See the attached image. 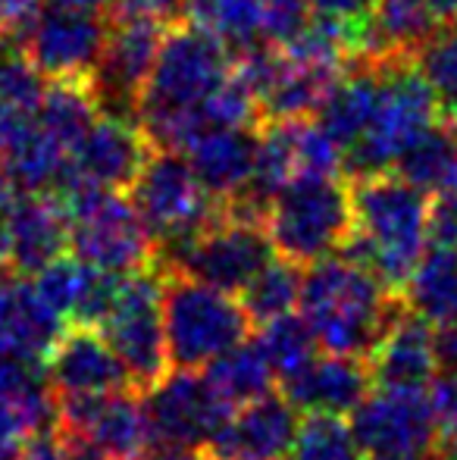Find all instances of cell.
Returning a JSON list of instances; mask_svg holds the SVG:
<instances>
[{
	"label": "cell",
	"instance_id": "obj_19",
	"mask_svg": "<svg viewBox=\"0 0 457 460\" xmlns=\"http://www.w3.org/2000/svg\"><path fill=\"white\" fill-rule=\"evenodd\" d=\"M301 411L286 394L267 392L235 407L204 451L220 460H282L298 429Z\"/></svg>",
	"mask_w": 457,
	"mask_h": 460
},
{
	"label": "cell",
	"instance_id": "obj_21",
	"mask_svg": "<svg viewBox=\"0 0 457 460\" xmlns=\"http://www.w3.org/2000/svg\"><path fill=\"white\" fill-rule=\"evenodd\" d=\"M66 323L41 301L31 276L0 270V351L44 364Z\"/></svg>",
	"mask_w": 457,
	"mask_h": 460
},
{
	"label": "cell",
	"instance_id": "obj_32",
	"mask_svg": "<svg viewBox=\"0 0 457 460\" xmlns=\"http://www.w3.org/2000/svg\"><path fill=\"white\" fill-rule=\"evenodd\" d=\"M282 460H366V451L342 413H301Z\"/></svg>",
	"mask_w": 457,
	"mask_h": 460
},
{
	"label": "cell",
	"instance_id": "obj_36",
	"mask_svg": "<svg viewBox=\"0 0 457 460\" xmlns=\"http://www.w3.org/2000/svg\"><path fill=\"white\" fill-rule=\"evenodd\" d=\"M57 423L54 394L35 401L0 398V460H22L29 438Z\"/></svg>",
	"mask_w": 457,
	"mask_h": 460
},
{
	"label": "cell",
	"instance_id": "obj_46",
	"mask_svg": "<svg viewBox=\"0 0 457 460\" xmlns=\"http://www.w3.org/2000/svg\"><path fill=\"white\" fill-rule=\"evenodd\" d=\"M50 6H66V10H85V13H104L110 16L113 0H44Z\"/></svg>",
	"mask_w": 457,
	"mask_h": 460
},
{
	"label": "cell",
	"instance_id": "obj_6",
	"mask_svg": "<svg viewBox=\"0 0 457 460\" xmlns=\"http://www.w3.org/2000/svg\"><path fill=\"white\" fill-rule=\"evenodd\" d=\"M276 254L298 267L345 251L354 232L351 182L338 176L292 179L263 213Z\"/></svg>",
	"mask_w": 457,
	"mask_h": 460
},
{
	"label": "cell",
	"instance_id": "obj_18",
	"mask_svg": "<svg viewBox=\"0 0 457 460\" xmlns=\"http://www.w3.org/2000/svg\"><path fill=\"white\" fill-rule=\"evenodd\" d=\"M41 367L54 401L92 398V394L132 388L126 367L107 345L98 326H82V323L63 326Z\"/></svg>",
	"mask_w": 457,
	"mask_h": 460
},
{
	"label": "cell",
	"instance_id": "obj_38",
	"mask_svg": "<svg viewBox=\"0 0 457 460\" xmlns=\"http://www.w3.org/2000/svg\"><path fill=\"white\" fill-rule=\"evenodd\" d=\"M417 66L435 88L445 113H457V31L442 29L426 48L417 54Z\"/></svg>",
	"mask_w": 457,
	"mask_h": 460
},
{
	"label": "cell",
	"instance_id": "obj_27",
	"mask_svg": "<svg viewBox=\"0 0 457 460\" xmlns=\"http://www.w3.org/2000/svg\"><path fill=\"white\" fill-rule=\"evenodd\" d=\"M401 295L408 307L433 326L457 320V248L429 244Z\"/></svg>",
	"mask_w": 457,
	"mask_h": 460
},
{
	"label": "cell",
	"instance_id": "obj_28",
	"mask_svg": "<svg viewBox=\"0 0 457 460\" xmlns=\"http://www.w3.org/2000/svg\"><path fill=\"white\" fill-rule=\"evenodd\" d=\"M391 170L426 194L448 188L457 179V126L442 116L404 147Z\"/></svg>",
	"mask_w": 457,
	"mask_h": 460
},
{
	"label": "cell",
	"instance_id": "obj_11",
	"mask_svg": "<svg viewBox=\"0 0 457 460\" xmlns=\"http://www.w3.org/2000/svg\"><path fill=\"white\" fill-rule=\"evenodd\" d=\"M232 69V48L198 25L163 31L138 107H198Z\"/></svg>",
	"mask_w": 457,
	"mask_h": 460
},
{
	"label": "cell",
	"instance_id": "obj_2",
	"mask_svg": "<svg viewBox=\"0 0 457 460\" xmlns=\"http://www.w3.org/2000/svg\"><path fill=\"white\" fill-rule=\"evenodd\" d=\"M354 232L345 251L401 291L429 248V194L395 170L351 179Z\"/></svg>",
	"mask_w": 457,
	"mask_h": 460
},
{
	"label": "cell",
	"instance_id": "obj_7",
	"mask_svg": "<svg viewBox=\"0 0 457 460\" xmlns=\"http://www.w3.org/2000/svg\"><path fill=\"white\" fill-rule=\"evenodd\" d=\"M60 198L69 217V251L88 267L141 273L157 263V242L122 191L79 185Z\"/></svg>",
	"mask_w": 457,
	"mask_h": 460
},
{
	"label": "cell",
	"instance_id": "obj_51",
	"mask_svg": "<svg viewBox=\"0 0 457 460\" xmlns=\"http://www.w3.org/2000/svg\"><path fill=\"white\" fill-rule=\"evenodd\" d=\"M445 116H448V119H452V122H454V126H457V113H445Z\"/></svg>",
	"mask_w": 457,
	"mask_h": 460
},
{
	"label": "cell",
	"instance_id": "obj_33",
	"mask_svg": "<svg viewBox=\"0 0 457 460\" xmlns=\"http://www.w3.org/2000/svg\"><path fill=\"white\" fill-rule=\"evenodd\" d=\"M182 16L226 41L232 50L263 41L257 0H182Z\"/></svg>",
	"mask_w": 457,
	"mask_h": 460
},
{
	"label": "cell",
	"instance_id": "obj_31",
	"mask_svg": "<svg viewBox=\"0 0 457 460\" xmlns=\"http://www.w3.org/2000/svg\"><path fill=\"white\" fill-rule=\"evenodd\" d=\"M301 279H304V267H298V263L276 254L260 273L244 285L238 301L248 310L254 329L276 320V316H282V314H292V310L298 307Z\"/></svg>",
	"mask_w": 457,
	"mask_h": 460
},
{
	"label": "cell",
	"instance_id": "obj_13",
	"mask_svg": "<svg viewBox=\"0 0 457 460\" xmlns=\"http://www.w3.org/2000/svg\"><path fill=\"white\" fill-rule=\"evenodd\" d=\"M147 154H151V145H147L138 122L128 116L101 113L88 126V132L69 147L66 166H63V176L57 182V194L79 185L128 191V185L145 166Z\"/></svg>",
	"mask_w": 457,
	"mask_h": 460
},
{
	"label": "cell",
	"instance_id": "obj_23",
	"mask_svg": "<svg viewBox=\"0 0 457 460\" xmlns=\"http://www.w3.org/2000/svg\"><path fill=\"white\" fill-rule=\"evenodd\" d=\"M260 126V122H257ZM257 126H210L191 138L185 160L210 194L223 204L238 200L250 182L257 151Z\"/></svg>",
	"mask_w": 457,
	"mask_h": 460
},
{
	"label": "cell",
	"instance_id": "obj_16",
	"mask_svg": "<svg viewBox=\"0 0 457 460\" xmlns=\"http://www.w3.org/2000/svg\"><path fill=\"white\" fill-rule=\"evenodd\" d=\"M347 417H351V429L360 448L370 457L423 455L439 442L426 392H398V388L373 385L370 394Z\"/></svg>",
	"mask_w": 457,
	"mask_h": 460
},
{
	"label": "cell",
	"instance_id": "obj_10",
	"mask_svg": "<svg viewBox=\"0 0 457 460\" xmlns=\"http://www.w3.org/2000/svg\"><path fill=\"white\" fill-rule=\"evenodd\" d=\"M110 16L66 6H38L22 25L16 48L25 50L48 82H92L104 50Z\"/></svg>",
	"mask_w": 457,
	"mask_h": 460
},
{
	"label": "cell",
	"instance_id": "obj_52",
	"mask_svg": "<svg viewBox=\"0 0 457 460\" xmlns=\"http://www.w3.org/2000/svg\"><path fill=\"white\" fill-rule=\"evenodd\" d=\"M448 29H454V31H457V19H454V22H452V25H448Z\"/></svg>",
	"mask_w": 457,
	"mask_h": 460
},
{
	"label": "cell",
	"instance_id": "obj_15",
	"mask_svg": "<svg viewBox=\"0 0 457 460\" xmlns=\"http://www.w3.org/2000/svg\"><path fill=\"white\" fill-rule=\"evenodd\" d=\"M163 29L135 19H110L104 50L88 82L101 113L128 116L135 119V110L151 79L154 60H157Z\"/></svg>",
	"mask_w": 457,
	"mask_h": 460
},
{
	"label": "cell",
	"instance_id": "obj_39",
	"mask_svg": "<svg viewBox=\"0 0 457 460\" xmlns=\"http://www.w3.org/2000/svg\"><path fill=\"white\" fill-rule=\"evenodd\" d=\"M260 13V35L263 41L286 48L298 38V31L311 22V6L307 0H257Z\"/></svg>",
	"mask_w": 457,
	"mask_h": 460
},
{
	"label": "cell",
	"instance_id": "obj_42",
	"mask_svg": "<svg viewBox=\"0 0 457 460\" xmlns=\"http://www.w3.org/2000/svg\"><path fill=\"white\" fill-rule=\"evenodd\" d=\"M429 244L457 248V182H452L429 200Z\"/></svg>",
	"mask_w": 457,
	"mask_h": 460
},
{
	"label": "cell",
	"instance_id": "obj_37",
	"mask_svg": "<svg viewBox=\"0 0 457 460\" xmlns=\"http://www.w3.org/2000/svg\"><path fill=\"white\" fill-rule=\"evenodd\" d=\"M44 92H48L44 75L25 57V50L16 48V44H4L0 48V103L35 113Z\"/></svg>",
	"mask_w": 457,
	"mask_h": 460
},
{
	"label": "cell",
	"instance_id": "obj_50",
	"mask_svg": "<svg viewBox=\"0 0 457 460\" xmlns=\"http://www.w3.org/2000/svg\"><path fill=\"white\" fill-rule=\"evenodd\" d=\"M6 267V261H4V244H0V270Z\"/></svg>",
	"mask_w": 457,
	"mask_h": 460
},
{
	"label": "cell",
	"instance_id": "obj_22",
	"mask_svg": "<svg viewBox=\"0 0 457 460\" xmlns=\"http://www.w3.org/2000/svg\"><path fill=\"white\" fill-rule=\"evenodd\" d=\"M279 385L282 394L301 413H342L347 417L370 394L373 379L366 358L323 351V358L317 354L311 364L301 367Z\"/></svg>",
	"mask_w": 457,
	"mask_h": 460
},
{
	"label": "cell",
	"instance_id": "obj_17",
	"mask_svg": "<svg viewBox=\"0 0 457 460\" xmlns=\"http://www.w3.org/2000/svg\"><path fill=\"white\" fill-rule=\"evenodd\" d=\"M4 261L16 273H38L66 254L69 217L57 191H16L0 213Z\"/></svg>",
	"mask_w": 457,
	"mask_h": 460
},
{
	"label": "cell",
	"instance_id": "obj_14",
	"mask_svg": "<svg viewBox=\"0 0 457 460\" xmlns=\"http://www.w3.org/2000/svg\"><path fill=\"white\" fill-rule=\"evenodd\" d=\"M141 394H145L157 445L204 448L232 413V407L214 392L207 376L191 369H170V376H163L157 385Z\"/></svg>",
	"mask_w": 457,
	"mask_h": 460
},
{
	"label": "cell",
	"instance_id": "obj_1",
	"mask_svg": "<svg viewBox=\"0 0 457 460\" xmlns=\"http://www.w3.org/2000/svg\"><path fill=\"white\" fill-rule=\"evenodd\" d=\"M298 307L320 351L366 358L408 301L364 263L330 254L304 270Z\"/></svg>",
	"mask_w": 457,
	"mask_h": 460
},
{
	"label": "cell",
	"instance_id": "obj_44",
	"mask_svg": "<svg viewBox=\"0 0 457 460\" xmlns=\"http://www.w3.org/2000/svg\"><path fill=\"white\" fill-rule=\"evenodd\" d=\"M435 358L442 373H457V320L435 329Z\"/></svg>",
	"mask_w": 457,
	"mask_h": 460
},
{
	"label": "cell",
	"instance_id": "obj_8",
	"mask_svg": "<svg viewBox=\"0 0 457 460\" xmlns=\"http://www.w3.org/2000/svg\"><path fill=\"white\" fill-rule=\"evenodd\" d=\"M98 329L122 360L135 392H147L163 376H170L172 367L163 329V273L157 263L126 276L113 310Z\"/></svg>",
	"mask_w": 457,
	"mask_h": 460
},
{
	"label": "cell",
	"instance_id": "obj_5",
	"mask_svg": "<svg viewBox=\"0 0 457 460\" xmlns=\"http://www.w3.org/2000/svg\"><path fill=\"white\" fill-rule=\"evenodd\" d=\"M445 116L435 88L417 60H379V94L366 132L345 151V172L351 179L385 172L401 151Z\"/></svg>",
	"mask_w": 457,
	"mask_h": 460
},
{
	"label": "cell",
	"instance_id": "obj_49",
	"mask_svg": "<svg viewBox=\"0 0 457 460\" xmlns=\"http://www.w3.org/2000/svg\"><path fill=\"white\" fill-rule=\"evenodd\" d=\"M370 460H448L445 455L439 451V445L429 451H423V455H391V457H370Z\"/></svg>",
	"mask_w": 457,
	"mask_h": 460
},
{
	"label": "cell",
	"instance_id": "obj_20",
	"mask_svg": "<svg viewBox=\"0 0 457 460\" xmlns=\"http://www.w3.org/2000/svg\"><path fill=\"white\" fill-rule=\"evenodd\" d=\"M370 379L376 388H398V392H426L439 373L435 358V329L410 307L401 310L389 332L366 354Z\"/></svg>",
	"mask_w": 457,
	"mask_h": 460
},
{
	"label": "cell",
	"instance_id": "obj_4",
	"mask_svg": "<svg viewBox=\"0 0 457 460\" xmlns=\"http://www.w3.org/2000/svg\"><path fill=\"white\" fill-rule=\"evenodd\" d=\"M163 273V329L172 369L201 373L210 360L254 332L238 295L201 282L189 273Z\"/></svg>",
	"mask_w": 457,
	"mask_h": 460
},
{
	"label": "cell",
	"instance_id": "obj_26",
	"mask_svg": "<svg viewBox=\"0 0 457 460\" xmlns=\"http://www.w3.org/2000/svg\"><path fill=\"white\" fill-rule=\"evenodd\" d=\"M379 94V60H354L336 79L330 94L323 97L317 122L332 135V141L351 147L370 126V116L376 110Z\"/></svg>",
	"mask_w": 457,
	"mask_h": 460
},
{
	"label": "cell",
	"instance_id": "obj_48",
	"mask_svg": "<svg viewBox=\"0 0 457 460\" xmlns=\"http://www.w3.org/2000/svg\"><path fill=\"white\" fill-rule=\"evenodd\" d=\"M13 194H16V185H13L10 172L4 170V160H0V213H4L6 204H10Z\"/></svg>",
	"mask_w": 457,
	"mask_h": 460
},
{
	"label": "cell",
	"instance_id": "obj_40",
	"mask_svg": "<svg viewBox=\"0 0 457 460\" xmlns=\"http://www.w3.org/2000/svg\"><path fill=\"white\" fill-rule=\"evenodd\" d=\"M429 411L435 420V432L439 442L445 438H457V373H435V379L426 388Z\"/></svg>",
	"mask_w": 457,
	"mask_h": 460
},
{
	"label": "cell",
	"instance_id": "obj_29",
	"mask_svg": "<svg viewBox=\"0 0 457 460\" xmlns=\"http://www.w3.org/2000/svg\"><path fill=\"white\" fill-rule=\"evenodd\" d=\"M201 373L207 376L214 392L226 401L232 411L254 398H263V394L273 392V385H276V373H273V367H269L263 348L248 339L238 341L229 351H223L216 360H210Z\"/></svg>",
	"mask_w": 457,
	"mask_h": 460
},
{
	"label": "cell",
	"instance_id": "obj_30",
	"mask_svg": "<svg viewBox=\"0 0 457 460\" xmlns=\"http://www.w3.org/2000/svg\"><path fill=\"white\" fill-rule=\"evenodd\" d=\"M35 116L69 154V147L101 116V107L85 82H50L41 103H38Z\"/></svg>",
	"mask_w": 457,
	"mask_h": 460
},
{
	"label": "cell",
	"instance_id": "obj_45",
	"mask_svg": "<svg viewBox=\"0 0 457 460\" xmlns=\"http://www.w3.org/2000/svg\"><path fill=\"white\" fill-rule=\"evenodd\" d=\"M38 0H0V13H4L6 19H10V41L16 44L19 31H22V25L29 22V16L38 10Z\"/></svg>",
	"mask_w": 457,
	"mask_h": 460
},
{
	"label": "cell",
	"instance_id": "obj_43",
	"mask_svg": "<svg viewBox=\"0 0 457 460\" xmlns=\"http://www.w3.org/2000/svg\"><path fill=\"white\" fill-rule=\"evenodd\" d=\"M307 6L320 19L347 25V29H366L376 0H307Z\"/></svg>",
	"mask_w": 457,
	"mask_h": 460
},
{
	"label": "cell",
	"instance_id": "obj_47",
	"mask_svg": "<svg viewBox=\"0 0 457 460\" xmlns=\"http://www.w3.org/2000/svg\"><path fill=\"white\" fill-rule=\"evenodd\" d=\"M429 4H433L435 19H439V22L445 25V29L457 19V0H429Z\"/></svg>",
	"mask_w": 457,
	"mask_h": 460
},
{
	"label": "cell",
	"instance_id": "obj_34",
	"mask_svg": "<svg viewBox=\"0 0 457 460\" xmlns=\"http://www.w3.org/2000/svg\"><path fill=\"white\" fill-rule=\"evenodd\" d=\"M257 345L267 354L269 367L276 373V382H286L288 376H294L301 367L311 364L320 348L311 326L304 323V316L294 314H282L276 320L257 326Z\"/></svg>",
	"mask_w": 457,
	"mask_h": 460
},
{
	"label": "cell",
	"instance_id": "obj_35",
	"mask_svg": "<svg viewBox=\"0 0 457 460\" xmlns=\"http://www.w3.org/2000/svg\"><path fill=\"white\" fill-rule=\"evenodd\" d=\"M94 267H88L79 257H66L60 254L57 261H50L48 267H41L38 273H31V282H35V291L41 295V301L60 316L63 323H75L79 316V307L85 301L88 282H92Z\"/></svg>",
	"mask_w": 457,
	"mask_h": 460
},
{
	"label": "cell",
	"instance_id": "obj_41",
	"mask_svg": "<svg viewBox=\"0 0 457 460\" xmlns=\"http://www.w3.org/2000/svg\"><path fill=\"white\" fill-rule=\"evenodd\" d=\"M110 19H135L160 29H172L182 22V0H113Z\"/></svg>",
	"mask_w": 457,
	"mask_h": 460
},
{
	"label": "cell",
	"instance_id": "obj_9",
	"mask_svg": "<svg viewBox=\"0 0 457 460\" xmlns=\"http://www.w3.org/2000/svg\"><path fill=\"white\" fill-rule=\"evenodd\" d=\"M128 200L145 219L157 248L195 235L223 207V200L204 188L185 154L154 147L135 182L128 185Z\"/></svg>",
	"mask_w": 457,
	"mask_h": 460
},
{
	"label": "cell",
	"instance_id": "obj_24",
	"mask_svg": "<svg viewBox=\"0 0 457 460\" xmlns=\"http://www.w3.org/2000/svg\"><path fill=\"white\" fill-rule=\"evenodd\" d=\"M0 160L16 191H57L66 166V147L38 122L35 113H29L4 138Z\"/></svg>",
	"mask_w": 457,
	"mask_h": 460
},
{
	"label": "cell",
	"instance_id": "obj_12",
	"mask_svg": "<svg viewBox=\"0 0 457 460\" xmlns=\"http://www.w3.org/2000/svg\"><path fill=\"white\" fill-rule=\"evenodd\" d=\"M57 426L88 442L104 460H147L157 448L145 394L135 388L57 401Z\"/></svg>",
	"mask_w": 457,
	"mask_h": 460
},
{
	"label": "cell",
	"instance_id": "obj_3",
	"mask_svg": "<svg viewBox=\"0 0 457 460\" xmlns=\"http://www.w3.org/2000/svg\"><path fill=\"white\" fill-rule=\"evenodd\" d=\"M273 257L276 248L260 213L229 200L195 235L157 248V267L189 273L229 295H242L244 285Z\"/></svg>",
	"mask_w": 457,
	"mask_h": 460
},
{
	"label": "cell",
	"instance_id": "obj_25",
	"mask_svg": "<svg viewBox=\"0 0 457 460\" xmlns=\"http://www.w3.org/2000/svg\"><path fill=\"white\" fill-rule=\"evenodd\" d=\"M442 29L429 0H376L366 60H417Z\"/></svg>",
	"mask_w": 457,
	"mask_h": 460
}]
</instances>
